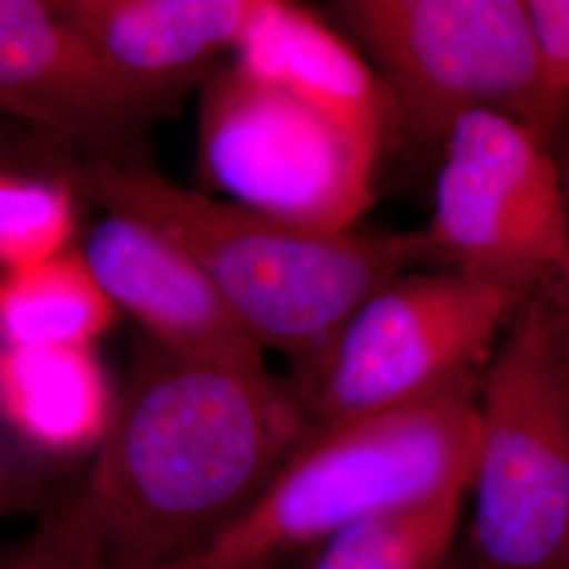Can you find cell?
Here are the masks:
<instances>
[{
	"mask_svg": "<svg viewBox=\"0 0 569 569\" xmlns=\"http://www.w3.org/2000/svg\"><path fill=\"white\" fill-rule=\"evenodd\" d=\"M77 194L53 173L0 171V272L44 264L68 253Z\"/></svg>",
	"mask_w": 569,
	"mask_h": 569,
	"instance_id": "obj_16",
	"label": "cell"
},
{
	"mask_svg": "<svg viewBox=\"0 0 569 569\" xmlns=\"http://www.w3.org/2000/svg\"><path fill=\"white\" fill-rule=\"evenodd\" d=\"M561 569H569V540L568 549H566V557H563V563H561Z\"/></svg>",
	"mask_w": 569,
	"mask_h": 569,
	"instance_id": "obj_23",
	"label": "cell"
},
{
	"mask_svg": "<svg viewBox=\"0 0 569 569\" xmlns=\"http://www.w3.org/2000/svg\"><path fill=\"white\" fill-rule=\"evenodd\" d=\"M82 258L117 310L146 338L188 357L266 366V350L180 247L121 213H106L89 232Z\"/></svg>",
	"mask_w": 569,
	"mask_h": 569,
	"instance_id": "obj_10",
	"label": "cell"
},
{
	"mask_svg": "<svg viewBox=\"0 0 569 569\" xmlns=\"http://www.w3.org/2000/svg\"><path fill=\"white\" fill-rule=\"evenodd\" d=\"M519 306L453 270H411L346 323L306 403L315 422L416 406L475 390Z\"/></svg>",
	"mask_w": 569,
	"mask_h": 569,
	"instance_id": "obj_7",
	"label": "cell"
},
{
	"mask_svg": "<svg viewBox=\"0 0 569 569\" xmlns=\"http://www.w3.org/2000/svg\"><path fill=\"white\" fill-rule=\"evenodd\" d=\"M112 403L91 348L0 345V427L34 456L96 451Z\"/></svg>",
	"mask_w": 569,
	"mask_h": 569,
	"instance_id": "obj_13",
	"label": "cell"
},
{
	"mask_svg": "<svg viewBox=\"0 0 569 569\" xmlns=\"http://www.w3.org/2000/svg\"><path fill=\"white\" fill-rule=\"evenodd\" d=\"M378 157L380 146L232 63L203 84L199 173L207 194H228L289 224L345 232L373 201Z\"/></svg>",
	"mask_w": 569,
	"mask_h": 569,
	"instance_id": "obj_6",
	"label": "cell"
},
{
	"mask_svg": "<svg viewBox=\"0 0 569 569\" xmlns=\"http://www.w3.org/2000/svg\"><path fill=\"white\" fill-rule=\"evenodd\" d=\"M41 460L0 427V521L21 512H42L53 502Z\"/></svg>",
	"mask_w": 569,
	"mask_h": 569,
	"instance_id": "obj_19",
	"label": "cell"
},
{
	"mask_svg": "<svg viewBox=\"0 0 569 569\" xmlns=\"http://www.w3.org/2000/svg\"><path fill=\"white\" fill-rule=\"evenodd\" d=\"M467 491L369 515L323 542L305 569H446Z\"/></svg>",
	"mask_w": 569,
	"mask_h": 569,
	"instance_id": "obj_15",
	"label": "cell"
},
{
	"mask_svg": "<svg viewBox=\"0 0 569 569\" xmlns=\"http://www.w3.org/2000/svg\"><path fill=\"white\" fill-rule=\"evenodd\" d=\"M266 366L143 338L81 489L117 569H169L230 528L312 427Z\"/></svg>",
	"mask_w": 569,
	"mask_h": 569,
	"instance_id": "obj_1",
	"label": "cell"
},
{
	"mask_svg": "<svg viewBox=\"0 0 569 569\" xmlns=\"http://www.w3.org/2000/svg\"><path fill=\"white\" fill-rule=\"evenodd\" d=\"M53 176L82 201L140 220L180 247L260 346L289 361L305 399L357 308L428 262L420 230H310L167 182L148 167L63 152Z\"/></svg>",
	"mask_w": 569,
	"mask_h": 569,
	"instance_id": "obj_2",
	"label": "cell"
},
{
	"mask_svg": "<svg viewBox=\"0 0 569 569\" xmlns=\"http://www.w3.org/2000/svg\"><path fill=\"white\" fill-rule=\"evenodd\" d=\"M21 140H13L0 124V171L7 169H32V171H44L49 173L58 159L66 143L51 146L49 150L39 154H26Z\"/></svg>",
	"mask_w": 569,
	"mask_h": 569,
	"instance_id": "obj_21",
	"label": "cell"
},
{
	"mask_svg": "<svg viewBox=\"0 0 569 569\" xmlns=\"http://www.w3.org/2000/svg\"><path fill=\"white\" fill-rule=\"evenodd\" d=\"M563 188L552 146L517 119L472 112L441 146L422 232L439 260L523 305L549 291L563 256Z\"/></svg>",
	"mask_w": 569,
	"mask_h": 569,
	"instance_id": "obj_8",
	"label": "cell"
},
{
	"mask_svg": "<svg viewBox=\"0 0 569 569\" xmlns=\"http://www.w3.org/2000/svg\"><path fill=\"white\" fill-rule=\"evenodd\" d=\"M563 136L561 152L555 154L559 164L561 176V188H563V209H566V224H563V256H561V268L557 274V281L545 293L549 302L550 321L557 346L569 367V119L559 131ZM557 136V138H559ZM555 138V140H557Z\"/></svg>",
	"mask_w": 569,
	"mask_h": 569,
	"instance_id": "obj_20",
	"label": "cell"
},
{
	"mask_svg": "<svg viewBox=\"0 0 569 569\" xmlns=\"http://www.w3.org/2000/svg\"><path fill=\"white\" fill-rule=\"evenodd\" d=\"M331 13L418 142L443 146L472 112L529 129L536 60L523 0H342Z\"/></svg>",
	"mask_w": 569,
	"mask_h": 569,
	"instance_id": "obj_5",
	"label": "cell"
},
{
	"mask_svg": "<svg viewBox=\"0 0 569 569\" xmlns=\"http://www.w3.org/2000/svg\"><path fill=\"white\" fill-rule=\"evenodd\" d=\"M536 60L529 129L555 142L569 119V0H523Z\"/></svg>",
	"mask_w": 569,
	"mask_h": 569,
	"instance_id": "obj_18",
	"label": "cell"
},
{
	"mask_svg": "<svg viewBox=\"0 0 569 569\" xmlns=\"http://www.w3.org/2000/svg\"><path fill=\"white\" fill-rule=\"evenodd\" d=\"M0 569H117L81 489L42 510L32 531L0 545Z\"/></svg>",
	"mask_w": 569,
	"mask_h": 569,
	"instance_id": "obj_17",
	"label": "cell"
},
{
	"mask_svg": "<svg viewBox=\"0 0 569 569\" xmlns=\"http://www.w3.org/2000/svg\"><path fill=\"white\" fill-rule=\"evenodd\" d=\"M472 540L481 569H561L569 540V367L533 298L479 388Z\"/></svg>",
	"mask_w": 569,
	"mask_h": 569,
	"instance_id": "obj_4",
	"label": "cell"
},
{
	"mask_svg": "<svg viewBox=\"0 0 569 569\" xmlns=\"http://www.w3.org/2000/svg\"><path fill=\"white\" fill-rule=\"evenodd\" d=\"M114 319L82 253L0 272V345L91 348Z\"/></svg>",
	"mask_w": 569,
	"mask_h": 569,
	"instance_id": "obj_14",
	"label": "cell"
},
{
	"mask_svg": "<svg viewBox=\"0 0 569 569\" xmlns=\"http://www.w3.org/2000/svg\"><path fill=\"white\" fill-rule=\"evenodd\" d=\"M224 569H277L274 561H262V563H249V566H237V568Z\"/></svg>",
	"mask_w": 569,
	"mask_h": 569,
	"instance_id": "obj_22",
	"label": "cell"
},
{
	"mask_svg": "<svg viewBox=\"0 0 569 569\" xmlns=\"http://www.w3.org/2000/svg\"><path fill=\"white\" fill-rule=\"evenodd\" d=\"M446 569H449V566H448V568H446Z\"/></svg>",
	"mask_w": 569,
	"mask_h": 569,
	"instance_id": "obj_24",
	"label": "cell"
},
{
	"mask_svg": "<svg viewBox=\"0 0 569 569\" xmlns=\"http://www.w3.org/2000/svg\"><path fill=\"white\" fill-rule=\"evenodd\" d=\"M232 56L230 63L244 74L302 98L382 148L388 121L382 84L361 49L312 9L262 0Z\"/></svg>",
	"mask_w": 569,
	"mask_h": 569,
	"instance_id": "obj_12",
	"label": "cell"
},
{
	"mask_svg": "<svg viewBox=\"0 0 569 569\" xmlns=\"http://www.w3.org/2000/svg\"><path fill=\"white\" fill-rule=\"evenodd\" d=\"M173 110L131 81L53 0H0V114L82 159L146 167V133Z\"/></svg>",
	"mask_w": 569,
	"mask_h": 569,
	"instance_id": "obj_9",
	"label": "cell"
},
{
	"mask_svg": "<svg viewBox=\"0 0 569 569\" xmlns=\"http://www.w3.org/2000/svg\"><path fill=\"white\" fill-rule=\"evenodd\" d=\"M479 388L382 413L312 422L264 493L211 545L169 569H224L321 547L342 529L472 488Z\"/></svg>",
	"mask_w": 569,
	"mask_h": 569,
	"instance_id": "obj_3",
	"label": "cell"
},
{
	"mask_svg": "<svg viewBox=\"0 0 569 569\" xmlns=\"http://www.w3.org/2000/svg\"><path fill=\"white\" fill-rule=\"evenodd\" d=\"M143 91L180 106L234 53L262 0H53Z\"/></svg>",
	"mask_w": 569,
	"mask_h": 569,
	"instance_id": "obj_11",
	"label": "cell"
}]
</instances>
